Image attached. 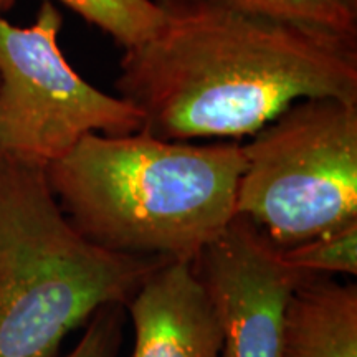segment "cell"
Masks as SVG:
<instances>
[{
  "mask_svg": "<svg viewBox=\"0 0 357 357\" xmlns=\"http://www.w3.org/2000/svg\"><path fill=\"white\" fill-rule=\"evenodd\" d=\"M242 151L235 215L276 248L357 220V101L294 102Z\"/></svg>",
  "mask_w": 357,
  "mask_h": 357,
  "instance_id": "obj_4",
  "label": "cell"
},
{
  "mask_svg": "<svg viewBox=\"0 0 357 357\" xmlns=\"http://www.w3.org/2000/svg\"><path fill=\"white\" fill-rule=\"evenodd\" d=\"M278 357H357V287L333 276L298 281L287 311Z\"/></svg>",
  "mask_w": 357,
  "mask_h": 357,
  "instance_id": "obj_8",
  "label": "cell"
},
{
  "mask_svg": "<svg viewBox=\"0 0 357 357\" xmlns=\"http://www.w3.org/2000/svg\"><path fill=\"white\" fill-rule=\"evenodd\" d=\"M126 305L134 328L131 357H220V324L194 261L160 265Z\"/></svg>",
  "mask_w": 357,
  "mask_h": 357,
  "instance_id": "obj_7",
  "label": "cell"
},
{
  "mask_svg": "<svg viewBox=\"0 0 357 357\" xmlns=\"http://www.w3.org/2000/svg\"><path fill=\"white\" fill-rule=\"evenodd\" d=\"M159 32L124 50L116 89L167 141H238L307 98L357 101V42L234 8L158 0Z\"/></svg>",
  "mask_w": 357,
  "mask_h": 357,
  "instance_id": "obj_1",
  "label": "cell"
},
{
  "mask_svg": "<svg viewBox=\"0 0 357 357\" xmlns=\"http://www.w3.org/2000/svg\"><path fill=\"white\" fill-rule=\"evenodd\" d=\"M121 336V306H106L88 321L86 331L66 357H116Z\"/></svg>",
  "mask_w": 357,
  "mask_h": 357,
  "instance_id": "obj_12",
  "label": "cell"
},
{
  "mask_svg": "<svg viewBox=\"0 0 357 357\" xmlns=\"http://www.w3.org/2000/svg\"><path fill=\"white\" fill-rule=\"evenodd\" d=\"M240 141L197 144L139 131L88 134L47 167L55 197L109 252L195 261L235 217Z\"/></svg>",
  "mask_w": 357,
  "mask_h": 357,
  "instance_id": "obj_2",
  "label": "cell"
},
{
  "mask_svg": "<svg viewBox=\"0 0 357 357\" xmlns=\"http://www.w3.org/2000/svg\"><path fill=\"white\" fill-rule=\"evenodd\" d=\"M284 265L301 276L357 275V220L336 230L280 248Z\"/></svg>",
  "mask_w": 357,
  "mask_h": 357,
  "instance_id": "obj_11",
  "label": "cell"
},
{
  "mask_svg": "<svg viewBox=\"0 0 357 357\" xmlns=\"http://www.w3.org/2000/svg\"><path fill=\"white\" fill-rule=\"evenodd\" d=\"M222 331L220 357H278L298 275L253 223L235 215L194 261Z\"/></svg>",
  "mask_w": 357,
  "mask_h": 357,
  "instance_id": "obj_6",
  "label": "cell"
},
{
  "mask_svg": "<svg viewBox=\"0 0 357 357\" xmlns=\"http://www.w3.org/2000/svg\"><path fill=\"white\" fill-rule=\"evenodd\" d=\"M166 261L89 242L45 166L0 154V357H55L75 329L126 305Z\"/></svg>",
  "mask_w": 357,
  "mask_h": 357,
  "instance_id": "obj_3",
  "label": "cell"
},
{
  "mask_svg": "<svg viewBox=\"0 0 357 357\" xmlns=\"http://www.w3.org/2000/svg\"><path fill=\"white\" fill-rule=\"evenodd\" d=\"M63 15L40 3L29 26L0 15V154L47 167L88 134L142 131L144 116L86 82L60 47Z\"/></svg>",
  "mask_w": 357,
  "mask_h": 357,
  "instance_id": "obj_5",
  "label": "cell"
},
{
  "mask_svg": "<svg viewBox=\"0 0 357 357\" xmlns=\"http://www.w3.org/2000/svg\"><path fill=\"white\" fill-rule=\"evenodd\" d=\"M78 13L89 25L109 35L124 50L154 37L166 20L158 0H58ZM17 0H0V15H6Z\"/></svg>",
  "mask_w": 357,
  "mask_h": 357,
  "instance_id": "obj_10",
  "label": "cell"
},
{
  "mask_svg": "<svg viewBox=\"0 0 357 357\" xmlns=\"http://www.w3.org/2000/svg\"><path fill=\"white\" fill-rule=\"evenodd\" d=\"M207 3L253 13L357 42V0H167Z\"/></svg>",
  "mask_w": 357,
  "mask_h": 357,
  "instance_id": "obj_9",
  "label": "cell"
}]
</instances>
